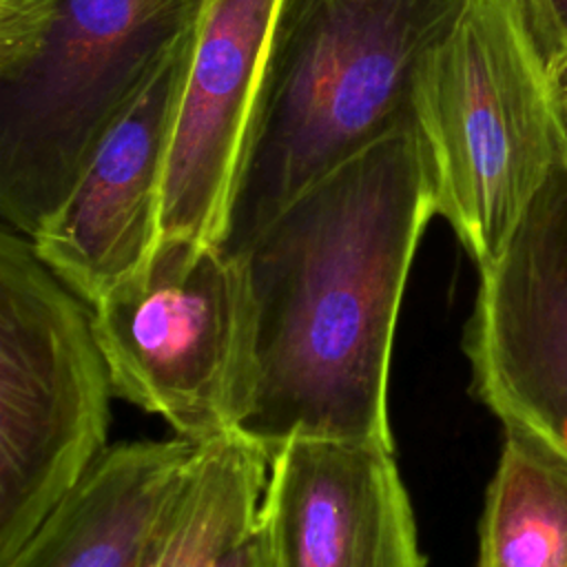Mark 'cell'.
I'll return each mask as SVG.
<instances>
[{
	"label": "cell",
	"mask_w": 567,
	"mask_h": 567,
	"mask_svg": "<svg viewBox=\"0 0 567 567\" xmlns=\"http://www.w3.org/2000/svg\"><path fill=\"white\" fill-rule=\"evenodd\" d=\"M281 0H202L164 173L162 239L221 241Z\"/></svg>",
	"instance_id": "cell-10"
},
{
	"label": "cell",
	"mask_w": 567,
	"mask_h": 567,
	"mask_svg": "<svg viewBox=\"0 0 567 567\" xmlns=\"http://www.w3.org/2000/svg\"><path fill=\"white\" fill-rule=\"evenodd\" d=\"M202 0L0 2V213L33 239Z\"/></svg>",
	"instance_id": "cell-3"
},
{
	"label": "cell",
	"mask_w": 567,
	"mask_h": 567,
	"mask_svg": "<svg viewBox=\"0 0 567 567\" xmlns=\"http://www.w3.org/2000/svg\"><path fill=\"white\" fill-rule=\"evenodd\" d=\"M115 396L202 445L241 432L257 390V308L241 257L162 239L91 306Z\"/></svg>",
	"instance_id": "cell-5"
},
{
	"label": "cell",
	"mask_w": 567,
	"mask_h": 567,
	"mask_svg": "<svg viewBox=\"0 0 567 567\" xmlns=\"http://www.w3.org/2000/svg\"><path fill=\"white\" fill-rule=\"evenodd\" d=\"M113 385L86 303L0 235V565L106 450Z\"/></svg>",
	"instance_id": "cell-6"
},
{
	"label": "cell",
	"mask_w": 567,
	"mask_h": 567,
	"mask_svg": "<svg viewBox=\"0 0 567 567\" xmlns=\"http://www.w3.org/2000/svg\"><path fill=\"white\" fill-rule=\"evenodd\" d=\"M478 275L463 337L474 394L567 461V164Z\"/></svg>",
	"instance_id": "cell-7"
},
{
	"label": "cell",
	"mask_w": 567,
	"mask_h": 567,
	"mask_svg": "<svg viewBox=\"0 0 567 567\" xmlns=\"http://www.w3.org/2000/svg\"><path fill=\"white\" fill-rule=\"evenodd\" d=\"M414 113L436 215L487 268L560 164L545 66L507 0H470L421 64Z\"/></svg>",
	"instance_id": "cell-4"
},
{
	"label": "cell",
	"mask_w": 567,
	"mask_h": 567,
	"mask_svg": "<svg viewBox=\"0 0 567 567\" xmlns=\"http://www.w3.org/2000/svg\"><path fill=\"white\" fill-rule=\"evenodd\" d=\"M193 31L106 133L66 202L31 239L38 257L86 306L137 272L162 241L166 157Z\"/></svg>",
	"instance_id": "cell-8"
},
{
	"label": "cell",
	"mask_w": 567,
	"mask_h": 567,
	"mask_svg": "<svg viewBox=\"0 0 567 567\" xmlns=\"http://www.w3.org/2000/svg\"><path fill=\"white\" fill-rule=\"evenodd\" d=\"M0 2H29V0H0Z\"/></svg>",
	"instance_id": "cell-17"
},
{
	"label": "cell",
	"mask_w": 567,
	"mask_h": 567,
	"mask_svg": "<svg viewBox=\"0 0 567 567\" xmlns=\"http://www.w3.org/2000/svg\"><path fill=\"white\" fill-rule=\"evenodd\" d=\"M224 567H268L259 532H255V536Z\"/></svg>",
	"instance_id": "cell-16"
},
{
	"label": "cell",
	"mask_w": 567,
	"mask_h": 567,
	"mask_svg": "<svg viewBox=\"0 0 567 567\" xmlns=\"http://www.w3.org/2000/svg\"><path fill=\"white\" fill-rule=\"evenodd\" d=\"M478 567H567V461L518 430L485 492Z\"/></svg>",
	"instance_id": "cell-13"
},
{
	"label": "cell",
	"mask_w": 567,
	"mask_h": 567,
	"mask_svg": "<svg viewBox=\"0 0 567 567\" xmlns=\"http://www.w3.org/2000/svg\"><path fill=\"white\" fill-rule=\"evenodd\" d=\"M540 64L567 53V0H507Z\"/></svg>",
	"instance_id": "cell-14"
},
{
	"label": "cell",
	"mask_w": 567,
	"mask_h": 567,
	"mask_svg": "<svg viewBox=\"0 0 567 567\" xmlns=\"http://www.w3.org/2000/svg\"><path fill=\"white\" fill-rule=\"evenodd\" d=\"M470 0H281L219 248L241 255L306 188L416 117L421 64Z\"/></svg>",
	"instance_id": "cell-2"
},
{
	"label": "cell",
	"mask_w": 567,
	"mask_h": 567,
	"mask_svg": "<svg viewBox=\"0 0 567 567\" xmlns=\"http://www.w3.org/2000/svg\"><path fill=\"white\" fill-rule=\"evenodd\" d=\"M268 470L244 432L197 445L140 567H224L257 532Z\"/></svg>",
	"instance_id": "cell-12"
},
{
	"label": "cell",
	"mask_w": 567,
	"mask_h": 567,
	"mask_svg": "<svg viewBox=\"0 0 567 567\" xmlns=\"http://www.w3.org/2000/svg\"><path fill=\"white\" fill-rule=\"evenodd\" d=\"M434 215L412 117L306 188L237 255L257 308V390L241 432L268 454L303 436L394 450V328Z\"/></svg>",
	"instance_id": "cell-1"
},
{
	"label": "cell",
	"mask_w": 567,
	"mask_h": 567,
	"mask_svg": "<svg viewBox=\"0 0 567 567\" xmlns=\"http://www.w3.org/2000/svg\"><path fill=\"white\" fill-rule=\"evenodd\" d=\"M195 450L182 436L106 447L0 567H140Z\"/></svg>",
	"instance_id": "cell-11"
},
{
	"label": "cell",
	"mask_w": 567,
	"mask_h": 567,
	"mask_svg": "<svg viewBox=\"0 0 567 567\" xmlns=\"http://www.w3.org/2000/svg\"><path fill=\"white\" fill-rule=\"evenodd\" d=\"M545 75H547L549 104H551V113L558 131L560 164H567V53L554 60L545 69Z\"/></svg>",
	"instance_id": "cell-15"
},
{
	"label": "cell",
	"mask_w": 567,
	"mask_h": 567,
	"mask_svg": "<svg viewBox=\"0 0 567 567\" xmlns=\"http://www.w3.org/2000/svg\"><path fill=\"white\" fill-rule=\"evenodd\" d=\"M268 567H425L394 450L292 439L270 454L259 523Z\"/></svg>",
	"instance_id": "cell-9"
}]
</instances>
